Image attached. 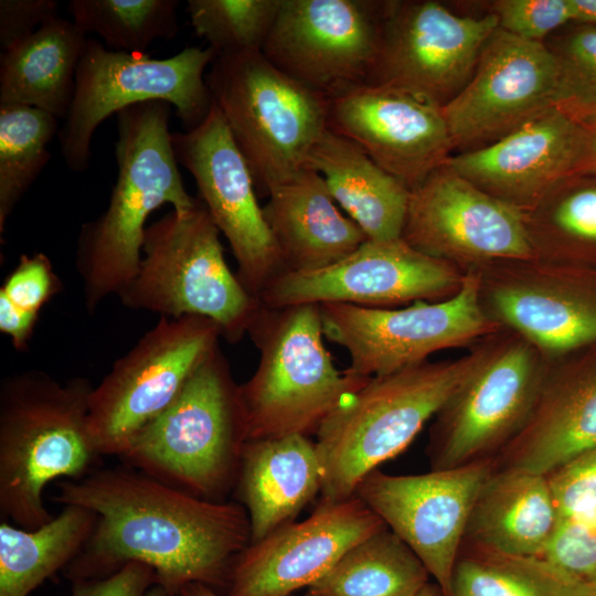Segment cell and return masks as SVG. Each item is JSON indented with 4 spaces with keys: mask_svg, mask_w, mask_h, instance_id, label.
Returning <instances> with one entry per match:
<instances>
[{
    "mask_svg": "<svg viewBox=\"0 0 596 596\" xmlns=\"http://www.w3.org/2000/svg\"><path fill=\"white\" fill-rule=\"evenodd\" d=\"M306 167L322 177L338 206L368 240L402 237L411 190L352 140L327 128L311 148Z\"/></svg>",
    "mask_w": 596,
    "mask_h": 596,
    "instance_id": "83f0119b",
    "label": "cell"
},
{
    "mask_svg": "<svg viewBox=\"0 0 596 596\" xmlns=\"http://www.w3.org/2000/svg\"><path fill=\"white\" fill-rule=\"evenodd\" d=\"M281 0H189L187 12L198 36L216 55L262 51Z\"/></svg>",
    "mask_w": 596,
    "mask_h": 596,
    "instance_id": "d590c367",
    "label": "cell"
},
{
    "mask_svg": "<svg viewBox=\"0 0 596 596\" xmlns=\"http://www.w3.org/2000/svg\"><path fill=\"white\" fill-rule=\"evenodd\" d=\"M558 524L545 475L496 467L475 501L462 544L539 557Z\"/></svg>",
    "mask_w": 596,
    "mask_h": 596,
    "instance_id": "4316f807",
    "label": "cell"
},
{
    "mask_svg": "<svg viewBox=\"0 0 596 596\" xmlns=\"http://www.w3.org/2000/svg\"><path fill=\"white\" fill-rule=\"evenodd\" d=\"M93 390L82 376L60 382L39 370L0 384L1 520L34 530L54 517L44 505L55 479L78 480L98 469L100 455L89 427Z\"/></svg>",
    "mask_w": 596,
    "mask_h": 596,
    "instance_id": "3957f363",
    "label": "cell"
},
{
    "mask_svg": "<svg viewBox=\"0 0 596 596\" xmlns=\"http://www.w3.org/2000/svg\"><path fill=\"white\" fill-rule=\"evenodd\" d=\"M87 39L73 21L55 15L1 53L0 105L19 104L65 118Z\"/></svg>",
    "mask_w": 596,
    "mask_h": 596,
    "instance_id": "f1b7e54d",
    "label": "cell"
},
{
    "mask_svg": "<svg viewBox=\"0 0 596 596\" xmlns=\"http://www.w3.org/2000/svg\"><path fill=\"white\" fill-rule=\"evenodd\" d=\"M58 3L54 0H1L0 45L1 50L22 42L44 22L57 15Z\"/></svg>",
    "mask_w": 596,
    "mask_h": 596,
    "instance_id": "b9f144b4",
    "label": "cell"
},
{
    "mask_svg": "<svg viewBox=\"0 0 596 596\" xmlns=\"http://www.w3.org/2000/svg\"><path fill=\"white\" fill-rule=\"evenodd\" d=\"M486 349L372 376L341 403L316 433L323 471L320 502L353 497L369 473L405 450L472 373Z\"/></svg>",
    "mask_w": 596,
    "mask_h": 596,
    "instance_id": "277c9868",
    "label": "cell"
},
{
    "mask_svg": "<svg viewBox=\"0 0 596 596\" xmlns=\"http://www.w3.org/2000/svg\"><path fill=\"white\" fill-rule=\"evenodd\" d=\"M498 281L489 302L541 353L563 355L596 345V270L576 266L539 268Z\"/></svg>",
    "mask_w": 596,
    "mask_h": 596,
    "instance_id": "603a6c76",
    "label": "cell"
},
{
    "mask_svg": "<svg viewBox=\"0 0 596 596\" xmlns=\"http://www.w3.org/2000/svg\"><path fill=\"white\" fill-rule=\"evenodd\" d=\"M576 596H596V584L582 588Z\"/></svg>",
    "mask_w": 596,
    "mask_h": 596,
    "instance_id": "681fc988",
    "label": "cell"
},
{
    "mask_svg": "<svg viewBox=\"0 0 596 596\" xmlns=\"http://www.w3.org/2000/svg\"><path fill=\"white\" fill-rule=\"evenodd\" d=\"M146 596H173L171 595L170 593H168L162 586H160L159 584H155L152 585Z\"/></svg>",
    "mask_w": 596,
    "mask_h": 596,
    "instance_id": "c3c4849f",
    "label": "cell"
},
{
    "mask_svg": "<svg viewBox=\"0 0 596 596\" xmlns=\"http://www.w3.org/2000/svg\"><path fill=\"white\" fill-rule=\"evenodd\" d=\"M462 278L456 265L417 251L402 237L366 240L330 266L281 274L258 300L274 309L305 304L391 308L449 298L458 291Z\"/></svg>",
    "mask_w": 596,
    "mask_h": 596,
    "instance_id": "e0dca14e",
    "label": "cell"
},
{
    "mask_svg": "<svg viewBox=\"0 0 596 596\" xmlns=\"http://www.w3.org/2000/svg\"><path fill=\"white\" fill-rule=\"evenodd\" d=\"M220 338V327L207 318L160 317L92 390L88 427L98 454L120 457L174 402Z\"/></svg>",
    "mask_w": 596,
    "mask_h": 596,
    "instance_id": "30bf717a",
    "label": "cell"
},
{
    "mask_svg": "<svg viewBox=\"0 0 596 596\" xmlns=\"http://www.w3.org/2000/svg\"><path fill=\"white\" fill-rule=\"evenodd\" d=\"M490 8L499 29L532 42L544 43L571 23L568 0H497Z\"/></svg>",
    "mask_w": 596,
    "mask_h": 596,
    "instance_id": "60d3db41",
    "label": "cell"
},
{
    "mask_svg": "<svg viewBox=\"0 0 596 596\" xmlns=\"http://www.w3.org/2000/svg\"><path fill=\"white\" fill-rule=\"evenodd\" d=\"M220 234L198 196L193 207L172 210L147 226L138 270L118 295L121 304L166 318L204 317L222 338L240 341L260 302L230 269Z\"/></svg>",
    "mask_w": 596,
    "mask_h": 596,
    "instance_id": "52a82bcc",
    "label": "cell"
},
{
    "mask_svg": "<svg viewBox=\"0 0 596 596\" xmlns=\"http://www.w3.org/2000/svg\"><path fill=\"white\" fill-rule=\"evenodd\" d=\"M578 120L584 128V138L576 174L596 175V117Z\"/></svg>",
    "mask_w": 596,
    "mask_h": 596,
    "instance_id": "ee69618b",
    "label": "cell"
},
{
    "mask_svg": "<svg viewBox=\"0 0 596 596\" xmlns=\"http://www.w3.org/2000/svg\"><path fill=\"white\" fill-rule=\"evenodd\" d=\"M53 500L97 514L91 536L63 570L72 583L138 562L173 596L190 583L213 588L227 585L235 558L251 543L240 503L201 499L126 464L61 481Z\"/></svg>",
    "mask_w": 596,
    "mask_h": 596,
    "instance_id": "6da1fadb",
    "label": "cell"
},
{
    "mask_svg": "<svg viewBox=\"0 0 596 596\" xmlns=\"http://www.w3.org/2000/svg\"><path fill=\"white\" fill-rule=\"evenodd\" d=\"M246 441L238 385L219 345L119 458L192 496L224 501Z\"/></svg>",
    "mask_w": 596,
    "mask_h": 596,
    "instance_id": "8992f818",
    "label": "cell"
},
{
    "mask_svg": "<svg viewBox=\"0 0 596 596\" xmlns=\"http://www.w3.org/2000/svg\"><path fill=\"white\" fill-rule=\"evenodd\" d=\"M384 528L356 496L320 502L306 520L277 529L235 558L228 596H290L311 586L347 551Z\"/></svg>",
    "mask_w": 596,
    "mask_h": 596,
    "instance_id": "44dd1931",
    "label": "cell"
},
{
    "mask_svg": "<svg viewBox=\"0 0 596 596\" xmlns=\"http://www.w3.org/2000/svg\"><path fill=\"white\" fill-rule=\"evenodd\" d=\"M116 116V182L106 210L82 225L76 244L75 265L91 313L110 295L118 296L137 273L149 215L166 203L184 211L196 202L184 188L172 149L170 104L139 103Z\"/></svg>",
    "mask_w": 596,
    "mask_h": 596,
    "instance_id": "7a4b0ae2",
    "label": "cell"
},
{
    "mask_svg": "<svg viewBox=\"0 0 596 596\" xmlns=\"http://www.w3.org/2000/svg\"><path fill=\"white\" fill-rule=\"evenodd\" d=\"M557 89L549 47L498 28L466 86L441 107L454 155L489 146L556 106Z\"/></svg>",
    "mask_w": 596,
    "mask_h": 596,
    "instance_id": "ac0fdd59",
    "label": "cell"
},
{
    "mask_svg": "<svg viewBox=\"0 0 596 596\" xmlns=\"http://www.w3.org/2000/svg\"><path fill=\"white\" fill-rule=\"evenodd\" d=\"M545 476L560 522L596 521V447Z\"/></svg>",
    "mask_w": 596,
    "mask_h": 596,
    "instance_id": "f35d334b",
    "label": "cell"
},
{
    "mask_svg": "<svg viewBox=\"0 0 596 596\" xmlns=\"http://www.w3.org/2000/svg\"><path fill=\"white\" fill-rule=\"evenodd\" d=\"M328 128L409 190L454 155L441 108L390 86L360 84L329 97Z\"/></svg>",
    "mask_w": 596,
    "mask_h": 596,
    "instance_id": "ffe728a7",
    "label": "cell"
},
{
    "mask_svg": "<svg viewBox=\"0 0 596 596\" xmlns=\"http://www.w3.org/2000/svg\"><path fill=\"white\" fill-rule=\"evenodd\" d=\"M402 238L451 264L531 262L525 213L482 191L446 163L411 190Z\"/></svg>",
    "mask_w": 596,
    "mask_h": 596,
    "instance_id": "d6986e66",
    "label": "cell"
},
{
    "mask_svg": "<svg viewBox=\"0 0 596 596\" xmlns=\"http://www.w3.org/2000/svg\"><path fill=\"white\" fill-rule=\"evenodd\" d=\"M576 594L596 584V521L560 522L541 556Z\"/></svg>",
    "mask_w": 596,
    "mask_h": 596,
    "instance_id": "74e56055",
    "label": "cell"
},
{
    "mask_svg": "<svg viewBox=\"0 0 596 596\" xmlns=\"http://www.w3.org/2000/svg\"><path fill=\"white\" fill-rule=\"evenodd\" d=\"M571 22L596 28V0H568Z\"/></svg>",
    "mask_w": 596,
    "mask_h": 596,
    "instance_id": "f6af8a7d",
    "label": "cell"
},
{
    "mask_svg": "<svg viewBox=\"0 0 596 596\" xmlns=\"http://www.w3.org/2000/svg\"><path fill=\"white\" fill-rule=\"evenodd\" d=\"M386 1L281 0L262 53L327 97L365 84L379 51Z\"/></svg>",
    "mask_w": 596,
    "mask_h": 596,
    "instance_id": "5bb4252c",
    "label": "cell"
},
{
    "mask_svg": "<svg viewBox=\"0 0 596 596\" xmlns=\"http://www.w3.org/2000/svg\"><path fill=\"white\" fill-rule=\"evenodd\" d=\"M322 479L316 443L306 435L246 441L233 491L249 519V544L292 522Z\"/></svg>",
    "mask_w": 596,
    "mask_h": 596,
    "instance_id": "484cf974",
    "label": "cell"
},
{
    "mask_svg": "<svg viewBox=\"0 0 596 596\" xmlns=\"http://www.w3.org/2000/svg\"><path fill=\"white\" fill-rule=\"evenodd\" d=\"M449 596H574L542 558L502 554L462 544Z\"/></svg>",
    "mask_w": 596,
    "mask_h": 596,
    "instance_id": "1f68e13d",
    "label": "cell"
},
{
    "mask_svg": "<svg viewBox=\"0 0 596 596\" xmlns=\"http://www.w3.org/2000/svg\"><path fill=\"white\" fill-rule=\"evenodd\" d=\"M429 577L416 554L384 528L347 551L306 596H414Z\"/></svg>",
    "mask_w": 596,
    "mask_h": 596,
    "instance_id": "4dcf8cb0",
    "label": "cell"
},
{
    "mask_svg": "<svg viewBox=\"0 0 596 596\" xmlns=\"http://www.w3.org/2000/svg\"><path fill=\"white\" fill-rule=\"evenodd\" d=\"M524 213L535 252L596 251V182H575L573 174Z\"/></svg>",
    "mask_w": 596,
    "mask_h": 596,
    "instance_id": "e575fe53",
    "label": "cell"
},
{
    "mask_svg": "<svg viewBox=\"0 0 596 596\" xmlns=\"http://www.w3.org/2000/svg\"><path fill=\"white\" fill-rule=\"evenodd\" d=\"M155 584L150 566L131 562L107 577L74 582L72 596H146Z\"/></svg>",
    "mask_w": 596,
    "mask_h": 596,
    "instance_id": "7bdbcfd3",
    "label": "cell"
},
{
    "mask_svg": "<svg viewBox=\"0 0 596 596\" xmlns=\"http://www.w3.org/2000/svg\"><path fill=\"white\" fill-rule=\"evenodd\" d=\"M596 447V345L549 369L521 429L496 456L498 469L547 475Z\"/></svg>",
    "mask_w": 596,
    "mask_h": 596,
    "instance_id": "cb8c5ba5",
    "label": "cell"
},
{
    "mask_svg": "<svg viewBox=\"0 0 596 596\" xmlns=\"http://www.w3.org/2000/svg\"><path fill=\"white\" fill-rule=\"evenodd\" d=\"M267 196L263 213L286 272L324 268L368 240L339 210L322 177L308 167Z\"/></svg>",
    "mask_w": 596,
    "mask_h": 596,
    "instance_id": "d4e9b609",
    "label": "cell"
},
{
    "mask_svg": "<svg viewBox=\"0 0 596 596\" xmlns=\"http://www.w3.org/2000/svg\"><path fill=\"white\" fill-rule=\"evenodd\" d=\"M494 469L496 457L419 475L394 476L375 469L354 496L416 554L449 596L472 507Z\"/></svg>",
    "mask_w": 596,
    "mask_h": 596,
    "instance_id": "2e32d148",
    "label": "cell"
},
{
    "mask_svg": "<svg viewBox=\"0 0 596 596\" xmlns=\"http://www.w3.org/2000/svg\"><path fill=\"white\" fill-rule=\"evenodd\" d=\"M97 514L66 504L46 524L26 530L1 520L0 596H28L58 570H64L91 536Z\"/></svg>",
    "mask_w": 596,
    "mask_h": 596,
    "instance_id": "f546056e",
    "label": "cell"
},
{
    "mask_svg": "<svg viewBox=\"0 0 596 596\" xmlns=\"http://www.w3.org/2000/svg\"><path fill=\"white\" fill-rule=\"evenodd\" d=\"M216 53L189 46L167 58L116 52L87 39L75 77L71 108L58 130L65 164L84 172L89 164L95 130L108 116L145 102L173 105L187 131L209 115L213 99L205 70Z\"/></svg>",
    "mask_w": 596,
    "mask_h": 596,
    "instance_id": "9c48e42d",
    "label": "cell"
},
{
    "mask_svg": "<svg viewBox=\"0 0 596 596\" xmlns=\"http://www.w3.org/2000/svg\"><path fill=\"white\" fill-rule=\"evenodd\" d=\"M497 17L462 15L435 0L386 1L365 84L404 91L444 107L470 79Z\"/></svg>",
    "mask_w": 596,
    "mask_h": 596,
    "instance_id": "4fadbf2b",
    "label": "cell"
},
{
    "mask_svg": "<svg viewBox=\"0 0 596 596\" xmlns=\"http://www.w3.org/2000/svg\"><path fill=\"white\" fill-rule=\"evenodd\" d=\"M205 74L213 103L254 179L257 194L306 168L328 128L329 97L275 67L262 51L216 55Z\"/></svg>",
    "mask_w": 596,
    "mask_h": 596,
    "instance_id": "ba28073f",
    "label": "cell"
},
{
    "mask_svg": "<svg viewBox=\"0 0 596 596\" xmlns=\"http://www.w3.org/2000/svg\"><path fill=\"white\" fill-rule=\"evenodd\" d=\"M549 368L521 336L487 344L479 364L435 416L432 469L496 457L529 417Z\"/></svg>",
    "mask_w": 596,
    "mask_h": 596,
    "instance_id": "7c38bea8",
    "label": "cell"
},
{
    "mask_svg": "<svg viewBox=\"0 0 596 596\" xmlns=\"http://www.w3.org/2000/svg\"><path fill=\"white\" fill-rule=\"evenodd\" d=\"M177 0H72L67 8L76 26L98 35L116 52L145 53L157 40L178 33Z\"/></svg>",
    "mask_w": 596,
    "mask_h": 596,
    "instance_id": "836d02e7",
    "label": "cell"
},
{
    "mask_svg": "<svg viewBox=\"0 0 596 596\" xmlns=\"http://www.w3.org/2000/svg\"><path fill=\"white\" fill-rule=\"evenodd\" d=\"M52 114L26 105H0V235L18 202L46 166L47 143L58 134Z\"/></svg>",
    "mask_w": 596,
    "mask_h": 596,
    "instance_id": "d6a6232c",
    "label": "cell"
},
{
    "mask_svg": "<svg viewBox=\"0 0 596 596\" xmlns=\"http://www.w3.org/2000/svg\"><path fill=\"white\" fill-rule=\"evenodd\" d=\"M481 297L482 279L471 272L454 296L439 301L404 308L322 304L323 334L347 350L350 372L386 375L423 363L439 350L496 333L499 323L487 315Z\"/></svg>",
    "mask_w": 596,
    "mask_h": 596,
    "instance_id": "8fae6325",
    "label": "cell"
},
{
    "mask_svg": "<svg viewBox=\"0 0 596 596\" xmlns=\"http://www.w3.org/2000/svg\"><path fill=\"white\" fill-rule=\"evenodd\" d=\"M584 128L553 106L496 142L455 153L446 164L482 191L523 212L576 174Z\"/></svg>",
    "mask_w": 596,
    "mask_h": 596,
    "instance_id": "7402d4cb",
    "label": "cell"
},
{
    "mask_svg": "<svg viewBox=\"0 0 596 596\" xmlns=\"http://www.w3.org/2000/svg\"><path fill=\"white\" fill-rule=\"evenodd\" d=\"M544 44L558 66L556 106L577 119L596 117V28L576 24Z\"/></svg>",
    "mask_w": 596,
    "mask_h": 596,
    "instance_id": "8d00e7d4",
    "label": "cell"
},
{
    "mask_svg": "<svg viewBox=\"0 0 596 596\" xmlns=\"http://www.w3.org/2000/svg\"><path fill=\"white\" fill-rule=\"evenodd\" d=\"M62 289L50 258L21 255L0 288V306L39 320L41 309Z\"/></svg>",
    "mask_w": 596,
    "mask_h": 596,
    "instance_id": "ab89813d",
    "label": "cell"
},
{
    "mask_svg": "<svg viewBox=\"0 0 596 596\" xmlns=\"http://www.w3.org/2000/svg\"><path fill=\"white\" fill-rule=\"evenodd\" d=\"M171 145L178 163L192 174L198 198L226 237L240 281L258 299L286 270L258 204L251 170L217 106L213 103L194 129L171 134Z\"/></svg>",
    "mask_w": 596,
    "mask_h": 596,
    "instance_id": "9a60e30c",
    "label": "cell"
},
{
    "mask_svg": "<svg viewBox=\"0 0 596 596\" xmlns=\"http://www.w3.org/2000/svg\"><path fill=\"white\" fill-rule=\"evenodd\" d=\"M247 334L259 352L254 374L238 385L247 441L317 433L370 379L337 369L323 343L320 305L260 304Z\"/></svg>",
    "mask_w": 596,
    "mask_h": 596,
    "instance_id": "5b68a950",
    "label": "cell"
},
{
    "mask_svg": "<svg viewBox=\"0 0 596 596\" xmlns=\"http://www.w3.org/2000/svg\"><path fill=\"white\" fill-rule=\"evenodd\" d=\"M179 596H219L213 588L201 584L190 583L187 584L180 592Z\"/></svg>",
    "mask_w": 596,
    "mask_h": 596,
    "instance_id": "bcb514c9",
    "label": "cell"
},
{
    "mask_svg": "<svg viewBox=\"0 0 596 596\" xmlns=\"http://www.w3.org/2000/svg\"><path fill=\"white\" fill-rule=\"evenodd\" d=\"M414 596H445V594L435 582H428Z\"/></svg>",
    "mask_w": 596,
    "mask_h": 596,
    "instance_id": "7dc6e473",
    "label": "cell"
}]
</instances>
